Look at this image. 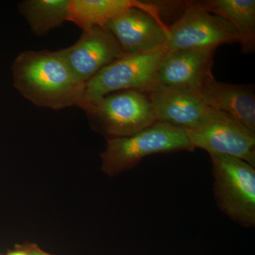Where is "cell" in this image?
<instances>
[{
  "mask_svg": "<svg viewBox=\"0 0 255 255\" xmlns=\"http://www.w3.org/2000/svg\"><path fill=\"white\" fill-rule=\"evenodd\" d=\"M15 89L36 107L60 110L80 107L85 83L79 81L60 50H26L11 66Z\"/></svg>",
  "mask_w": 255,
  "mask_h": 255,
  "instance_id": "6da1fadb",
  "label": "cell"
},
{
  "mask_svg": "<svg viewBox=\"0 0 255 255\" xmlns=\"http://www.w3.org/2000/svg\"><path fill=\"white\" fill-rule=\"evenodd\" d=\"M194 150L185 130L156 122L131 136L107 139L101 154V169L107 175L115 177L133 168L147 156Z\"/></svg>",
  "mask_w": 255,
  "mask_h": 255,
  "instance_id": "7a4b0ae2",
  "label": "cell"
},
{
  "mask_svg": "<svg viewBox=\"0 0 255 255\" xmlns=\"http://www.w3.org/2000/svg\"><path fill=\"white\" fill-rule=\"evenodd\" d=\"M79 108L107 139L131 136L157 122L148 95L137 90L113 92Z\"/></svg>",
  "mask_w": 255,
  "mask_h": 255,
  "instance_id": "3957f363",
  "label": "cell"
},
{
  "mask_svg": "<svg viewBox=\"0 0 255 255\" xmlns=\"http://www.w3.org/2000/svg\"><path fill=\"white\" fill-rule=\"evenodd\" d=\"M218 207L245 228L255 226V167L237 157L210 155Z\"/></svg>",
  "mask_w": 255,
  "mask_h": 255,
  "instance_id": "277c9868",
  "label": "cell"
},
{
  "mask_svg": "<svg viewBox=\"0 0 255 255\" xmlns=\"http://www.w3.org/2000/svg\"><path fill=\"white\" fill-rule=\"evenodd\" d=\"M168 52L164 45L152 51L126 55L115 60L85 83L82 104L122 90L150 91L158 84L157 69Z\"/></svg>",
  "mask_w": 255,
  "mask_h": 255,
  "instance_id": "5b68a950",
  "label": "cell"
},
{
  "mask_svg": "<svg viewBox=\"0 0 255 255\" xmlns=\"http://www.w3.org/2000/svg\"><path fill=\"white\" fill-rule=\"evenodd\" d=\"M186 132L194 148L237 157L255 167V133L232 116L210 107L200 125Z\"/></svg>",
  "mask_w": 255,
  "mask_h": 255,
  "instance_id": "8992f818",
  "label": "cell"
},
{
  "mask_svg": "<svg viewBox=\"0 0 255 255\" xmlns=\"http://www.w3.org/2000/svg\"><path fill=\"white\" fill-rule=\"evenodd\" d=\"M239 42V35L228 21L196 7L191 1L175 22L168 26L165 47L169 52L185 49H214Z\"/></svg>",
  "mask_w": 255,
  "mask_h": 255,
  "instance_id": "52a82bcc",
  "label": "cell"
},
{
  "mask_svg": "<svg viewBox=\"0 0 255 255\" xmlns=\"http://www.w3.org/2000/svg\"><path fill=\"white\" fill-rule=\"evenodd\" d=\"M60 52L72 73L83 83L127 55L105 26L82 30L81 36L76 43Z\"/></svg>",
  "mask_w": 255,
  "mask_h": 255,
  "instance_id": "ba28073f",
  "label": "cell"
},
{
  "mask_svg": "<svg viewBox=\"0 0 255 255\" xmlns=\"http://www.w3.org/2000/svg\"><path fill=\"white\" fill-rule=\"evenodd\" d=\"M214 49H185L168 52L159 64V85L197 94L214 80Z\"/></svg>",
  "mask_w": 255,
  "mask_h": 255,
  "instance_id": "9c48e42d",
  "label": "cell"
},
{
  "mask_svg": "<svg viewBox=\"0 0 255 255\" xmlns=\"http://www.w3.org/2000/svg\"><path fill=\"white\" fill-rule=\"evenodd\" d=\"M105 27L113 34L125 54L157 49L165 45L168 26L139 8H131L111 20Z\"/></svg>",
  "mask_w": 255,
  "mask_h": 255,
  "instance_id": "30bf717a",
  "label": "cell"
},
{
  "mask_svg": "<svg viewBox=\"0 0 255 255\" xmlns=\"http://www.w3.org/2000/svg\"><path fill=\"white\" fill-rule=\"evenodd\" d=\"M157 122L187 130L204 121L210 107L197 94L157 84L147 92Z\"/></svg>",
  "mask_w": 255,
  "mask_h": 255,
  "instance_id": "8fae6325",
  "label": "cell"
},
{
  "mask_svg": "<svg viewBox=\"0 0 255 255\" xmlns=\"http://www.w3.org/2000/svg\"><path fill=\"white\" fill-rule=\"evenodd\" d=\"M197 95L206 105L232 116L255 133V96L252 86L211 80Z\"/></svg>",
  "mask_w": 255,
  "mask_h": 255,
  "instance_id": "7c38bea8",
  "label": "cell"
},
{
  "mask_svg": "<svg viewBox=\"0 0 255 255\" xmlns=\"http://www.w3.org/2000/svg\"><path fill=\"white\" fill-rule=\"evenodd\" d=\"M131 8H139L159 18V8L154 3L135 0H70L68 21L82 30L105 26L111 20Z\"/></svg>",
  "mask_w": 255,
  "mask_h": 255,
  "instance_id": "4fadbf2b",
  "label": "cell"
},
{
  "mask_svg": "<svg viewBox=\"0 0 255 255\" xmlns=\"http://www.w3.org/2000/svg\"><path fill=\"white\" fill-rule=\"evenodd\" d=\"M199 9L224 18L236 28L243 53L255 48V0H206L191 1Z\"/></svg>",
  "mask_w": 255,
  "mask_h": 255,
  "instance_id": "5bb4252c",
  "label": "cell"
},
{
  "mask_svg": "<svg viewBox=\"0 0 255 255\" xmlns=\"http://www.w3.org/2000/svg\"><path fill=\"white\" fill-rule=\"evenodd\" d=\"M70 0H25L18 11L31 31L38 36L48 34L68 21Z\"/></svg>",
  "mask_w": 255,
  "mask_h": 255,
  "instance_id": "9a60e30c",
  "label": "cell"
},
{
  "mask_svg": "<svg viewBox=\"0 0 255 255\" xmlns=\"http://www.w3.org/2000/svg\"><path fill=\"white\" fill-rule=\"evenodd\" d=\"M20 248L26 252L28 255H53L42 251L39 247L33 243H25L23 246H19Z\"/></svg>",
  "mask_w": 255,
  "mask_h": 255,
  "instance_id": "2e32d148",
  "label": "cell"
},
{
  "mask_svg": "<svg viewBox=\"0 0 255 255\" xmlns=\"http://www.w3.org/2000/svg\"><path fill=\"white\" fill-rule=\"evenodd\" d=\"M7 255H28L26 254V252L23 251L21 248H18L16 251L11 252Z\"/></svg>",
  "mask_w": 255,
  "mask_h": 255,
  "instance_id": "e0dca14e",
  "label": "cell"
}]
</instances>
